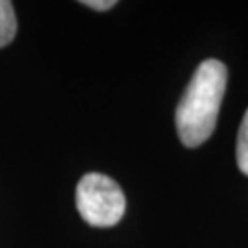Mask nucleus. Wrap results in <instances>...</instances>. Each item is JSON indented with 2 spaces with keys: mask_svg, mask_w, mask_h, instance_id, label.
<instances>
[{
  "mask_svg": "<svg viewBox=\"0 0 248 248\" xmlns=\"http://www.w3.org/2000/svg\"><path fill=\"white\" fill-rule=\"evenodd\" d=\"M17 33V17L13 4L8 0H0V48L8 46Z\"/></svg>",
  "mask_w": 248,
  "mask_h": 248,
  "instance_id": "obj_3",
  "label": "nucleus"
},
{
  "mask_svg": "<svg viewBox=\"0 0 248 248\" xmlns=\"http://www.w3.org/2000/svg\"><path fill=\"white\" fill-rule=\"evenodd\" d=\"M235 158L239 169L248 177V108L243 122H241L239 133H237V147H235Z\"/></svg>",
  "mask_w": 248,
  "mask_h": 248,
  "instance_id": "obj_4",
  "label": "nucleus"
},
{
  "mask_svg": "<svg viewBox=\"0 0 248 248\" xmlns=\"http://www.w3.org/2000/svg\"><path fill=\"white\" fill-rule=\"evenodd\" d=\"M81 4L87 6V8L96 9V11H107V9L114 8L116 0H85V2H81Z\"/></svg>",
  "mask_w": 248,
  "mask_h": 248,
  "instance_id": "obj_5",
  "label": "nucleus"
},
{
  "mask_svg": "<svg viewBox=\"0 0 248 248\" xmlns=\"http://www.w3.org/2000/svg\"><path fill=\"white\" fill-rule=\"evenodd\" d=\"M226 79L228 70L217 59H206L197 66L175 112L177 133L186 147H199L213 134Z\"/></svg>",
  "mask_w": 248,
  "mask_h": 248,
  "instance_id": "obj_1",
  "label": "nucleus"
},
{
  "mask_svg": "<svg viewBox=\"0 0 248 248\" xmlns=\"http://www.w3.org/2000/svg\"><path fill=\"white\" fill-rule=\"evenodd\" d=\"M81 219L94 228H108L122 221L125 195L114 180L101 173H87L76 189Z\"/></svg>",
  "mask_w": 248,
  "mask_h": 248,
  "instance_id": "obj_2",
  "label": "nucleus"
}]
</instances>
